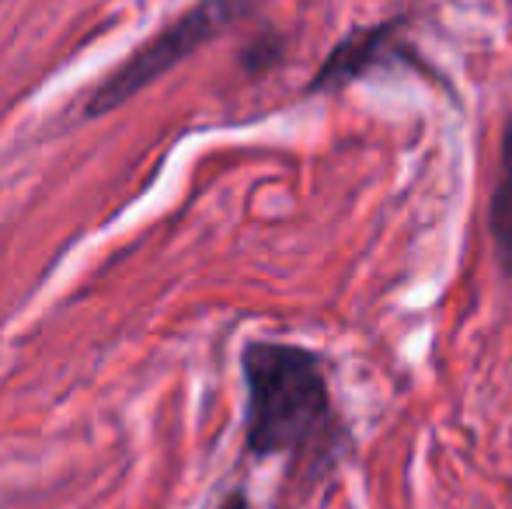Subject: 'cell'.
<instances>
[{"instance_id": "cell-1", "label": "cell", "mask_w": 512, "mask_h": 509, "mask_svg": "<svg viewBox=\"0 0 512 509\" xmlns=\"http://www.w3.org/2000/svg\"><path fill=\"white\" fill-rule=\"evenodd\" d=\"M241 370L248 387V454L290 457L307 475L328 471L345 450V429L321 360L290 342H248Z\"/></svg>"}, {"instance_id": "cell-2", "label": "cell", "mask_w": 512, "mask_h": 509, "mask_svg": "<svg viewBox=\"0 0 512 509\" xmlns=\"http://www.w3.org/2000/svg\"><path fill=\"white\" fill-rule=\"evenodd\" d=\"M262 0H199L196 7L171 21L164 32H157L150 42H143L122 67H115L112 74L98 84L84 102V116L98 119L115 112L119 105H126L133 95H140L143 88L157 81L161 74H168L171 67L192 56L199 46L213 42L216 35H223L230 25H237L241 18H248Z\"/></svg>"}, {"instance_id": "cell-3", "label": "cell", "mask_w": 512, "mask_h": 509, "mask_svg": "<svg viewBox=\"0 0 512 509\" xmlns=\"http://www.w3.org/2000/svg\"><path fill=\"white\" fill-rule=\"evenodd\" d=\"M387 49H391V28H373V32L352 35V39H345L342 46L328 56V63L317 70L314 88H331V84L352 81L356 74H363L366 63L384 60Z\"/></svg>"}, {"instance_id": "cell-4", "label": "cell", "mask_w": 512, "mask_h": 509, "mask_svg": "<svg viewBox=\"0 0 512 509\" xmlns=\"http://www.w3.org/2000/svg\"><path fill=\"white\" fill-rule=\"evenodd\" d=\"M488 231H492L499 262L506 265V272H512V116L502 133L499 171H495L492 203H488Z\"/></svg>"}, {"instance_id": "cell-5", "label": "cell", "mask_w": 512, "mask_h": 509, "mask_svg": "<svg viewBox=\"0 0 512 509\" xmlns=\"http://www.w3.org/2000/svg\"><path fill=\"white\" fill-rule=\"evenodd\" d=\"M223 509H251V506H248V499H244V492H234V496L223 503Z\"/></svg>"}]
</instances>
